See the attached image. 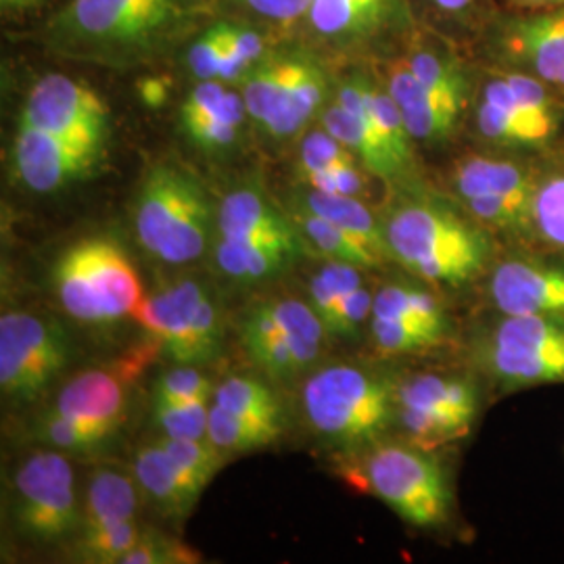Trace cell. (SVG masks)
Segmentation results:
<instances>
[{"mask_svg": "<svg viewBox=\"0 0 564 564\" xmlns=\"http://www.w3.org/2000/svg\"><path fill=\"white\" fill-rule=\"evenodd\" d=\"M383 230L391 262L433 286L463 289L485 279L505 247L458 203L429 195L393 203Z\"/></svg>", "mask_w": 564, "mask_h": 564, "instance_id": "1", "label": "cell"}, {"mask_svg": "<svg viewBox=\"0 0 564 564\" xmlns=\"http://www.w3.org/2000/svg\"><path fill=\"white\" fill-rule=\"evenodd\" d=\"M398 383L368 366H324L303 384V414L330 444L364 452L398 426Z\"/></svg>", "mask_w": 564, "mask_h": 564, "instance_id": "2", "label": "cell"}, {"mask_svg": "<svg viewBox=\"0 0 564 564\" xmlns=\"http://www.w3.org/2000/svg\"><path fill=\"white\" fill-rule=\"evenodd\" d=\"M470 362L500 393L564 383V323L494 312L470 337Z\"/></svg>", "mask_w": 564, "mask_h": 564, "instance_id": "3", "label": "cell"}, {"mask_svg": "<svg viewBox=\"0 0 564 564\" xmlns=\"http://www.w3.org/2000/svg\"><path fill=\"white\" fill-rule=\"evenodd\" d=\"M212 205L193 174L160 163L144 176L134 228L153 258L172 265L199 260L212 237Z\"/></svg>", "mask_w": 564, "mask_h": 564, "instance_id": "4", "label": "cell"}, {"mask_svg": "<svg viewBox=\"0 0 564 564\" xmlns=\"http://www.w3.org/2000/svg\"><path fill=\"white\" fill-rule=\"evenodd\" d=\"M477 137L498 153L529 155L558 141L564 107L558 93L524 72L502 69L484 82L475 99Z\"/></svg>", "mask_w": 564, "mask_h": 564, "instance_id": "5", "label": "cell"}, {"mask_svg": "<svg viewBox=\"0 0 564 564\" xmlns=\"http://www.w3.org/2000/svg\"><path fill=\"white\" fill-rule=\"evenodd\" d=\"M540 167L512 153L464 158L452 170L454 202L505 247H529Z\"/></svg>", "mask_w": 564, "mask_h": 564, "instance_id": "6", "label": "cell"}, {"mask_svg": "<svg viewBox=\"0 0 564 564\" xmlns=\"http://www.w3.org/2000/svg\"><path fill=\"white\" fill-rule=\"evenodd\" d=\"M53 289L61 307L86 324H109L137 314L142 297L134 265L111 239L74 242L53 268Z\"/></svg>", "mask_w": 564, "mask_h": 564, "instance_id": "7", "label": "cell"}, {"mask_svg": "<svg viewBox=\"0 0 564 564\" xmlns=\"http://www.w3.org/2000/svg\"><path fill=\"white\" fill-rule=\"evenodd\" d=\"M366 487L402 521L419 529L449 523L454 489L444 463L423 445L387 442L364 449Z\"/></svg>", "mask_w": 564, "mask_h": 564, "instance_id": "8", "label": "cell"}, {"mask_svg": "<svg viewBox=\"0 0 564 564\" xmlns=\"http://www.w3.org/2000/svg\"><path fill=\"white\" fill-rule=\"evenodd\" d=\"M477 377L416 372L400 379L398 426L403 435L426 449L468 437L484 408V384Z\"/></svg>", "mask_w": 564, "mask_h": 564, "instance_id": "9", "label": "cell"}, {"mask_svg": "<svg viewBox=\"0 0 564 564\" xmlns=\"http://www.w3.org/2000/svg\"><path fill=\"white\" fill-rule=\"evenodd\" d=\"M178 13V0H72L53 21V36L93 51L142 48L160 41Z\"/></svg>", "mask_w": 564, "mask_h": 564, "instance_id": "10", "label": "cell"}, {"mask_svg": "<svg viewBox=\"0 0 564 564\" xmlns=\"http://www.w3.org/2000/svg\"><path fill=\"white\" fill-rule=\"evenodd\" d=\"M137 318L176 364L203 366L220 354V310L199 281H178L158 291L141 303Z\"/></svg>", "mask_w": 564, "mask_h": 564, "instance_id": "11", "label": "cell"}, {"mask_svg": "<svg viewBox=\"0 0 564 564\" xmlns=\"http://www.w3.org/2000/svg\"><path fill=\"white\" fill-rule=\"evenodd\" d=\"M324 335L314 307L293 297L256 303L241 323L247 356L276 381L293 379L316 362Z\"/></svg>", "mask_w": 564, "mask_h": 564, "instance_id": "12", "label": "cell"}, {"mask_svg": "<svg viewBox=\"0 0 564 564\" xmlns=\"http://www.w3.org/2000/svg\"><path fill=\"white\" fill-rule=\"evenodd\" d=\"M74 466L61 449H41L25 458L13 479V521L21 535L57 544L80 529Z\"/></svg>", "mask_w": 564, "mask_h": 564, "instance_id": "13", "label": "cell"}, {"mask_svg": "<svg viewBox=\"0 0 564 564\" xmlns=\"http://www.w3.org/2000/svg\"><path fill=\"white\" fill-rule=\"evenodd\" d=\"M69 362V341L59 324L30 312L0 318V389L4 398L32 402Z\"/></svg>", "mask_w": 564, "mask_h": 564, "instance_id": "14", "label": "cell"}, {"mask_svg": "<svg viewBox=\"0 0 564 564\" xmlns=\"http://www.w3.org/2000/svg\"><path fill=\"white\" fill-rule=\"evenodd\" d=\"M485 281L496 314L542 316L564 323V260L544 251L506 245Z\"/></svg>", "mask_w": 564, "mask_h": 564, "instance_id": "15", "label": "cell"}, {"mask_svg": "<svg viewBox=\"0 0 564 564\" xmlns=\"http://www.w3.org/2000/svg\"><path fill=\"white\" fill-rule=\"evenodd\" d=\"M21 120L99 155L109 137V111L101 97L86 84L61 74L34 84Z\"/></svg>", "mask_w": 564, "mask_h": 564, "instance_id": "16", "label": "cell"}, {"mask_svg": "<svg viewBox=\"0 0 564 564\" xmlns=\"http://www.w3.org/2000/svg\"><path fill=\"white\" fill-rule=\"evenodd\" d=\"M498 48L510 69L564 93V4L506 21Z\"/></svg>", "mask_w": 564, "mask_h": 564, "instance_id": "17", "label": "cell"}, {"mask_svg": "<svg viewBox=\"0 0 564 564\" xmlns=\"http://www.w3.org/2000/svg\"><path fill=\"white\" fill-rule=\"evenodd\" d=\"M99 160V153L63 141L30 121L20 120L13 144V163L20 181L30 191H59L72 182L80 181Z\"/></svg>", "mask_w": 564, "mask_h": 564, "instance_id": "18", "label": "cell"}, {"mask_svg": "<svg viewBox=\"0 0 564 564\" xmlns=\"http://www.w3.org/2000/svg\"><path fill=\"white\" fill-rule=\"evenodd\" d=\"M123 372L126 370L113 368H93L82 372L80 377L61 389L51 414L80 426L105 444L123 421L128 403Z\"/></svg>", "mask_w": 564, "mask_h": 564, "instance_id": "19", "label": "cell"}, {"mask_svg": "<svg viewBox=\"0 0 564 564\" xmlns=\"http://www.w3.org/2000/svg\"><path fill=\"white\" fill-rule=\"evenodd\" d=\"M216 224L220 241L274 247L295 256L302 253L300 226L291 224L258 188H237L228 193L220 203Z\"/></svg>", "mask_w": 564, "mask_h": 564, "instance_id": "20", "label": "cell"}, {"mask_svg": "<svg viewBox=\"0 0 564 564\" xmlns=\"http://www.w3.org/2000/svg\"><path fill=\"white\" fill-rule=\"evenodd\" d=\"M384 86L391 93L393 101L398 102L405 128L414 142L442 144L456 134L464 109L444 101L442 97L424 88L408 67L405 59L391 65Z\"/></svg>", "mask_w": 564, "mask_h": 564, "instance_id": "21", "label": "cell"}, {"mask_svg": "<svg viewBox=\"0 0 564 564\" xmlns=\"http://www.w3.org/2000/svg\"><path fill=\"white\" fill-rule=\"evenodd\" d=\"M403 18V0H314L310 21L326 41L354 44L379 36Z\"/></svg>", "mask_w": 564, "mask_h": 564, "instance_id": "22", "label": "cell"}, {"mask_svg": "<svg viewBox=\"0 0 564 564\" xmlns=\"http://www.w3.org/2000/svg\"><path fill=\"white\" fill-rule=\"evenodd\" d=\"M324 93L326 80L323 72L312 63L297 61L270 118L263 121V130L272 139H291L300 134L310 120L321 111Z\"/></svg>", "mask_w": 564, "mask_h": 564, "instance_id": "23", "label": "cell"}, {"mask_svg": "<svg viewBox=\"0 0 564 564\" xmlns=\"http://www.w3.org/2000/svg\"><path fill=\"white\" fill-rule=\"evenodd\" d=\"M305 212H312L324 220L339 226L354 241L360 242L379 262H391L384 241L383 218H377L372 209L360 199L349 195H328L310 188L302 199Z\"/></svg>", "mask_w": 564, "mask_h": 564, "instance_id": "24", "label": "cell"}, {"mask_svg": "<svg viewBox=\"0 0 564 564\" xmlns=\"http://www.w3.org/2000/svg\"><path fill=\"white\" fill-rule=\"evenodd\" d=\"M137 485L118 470L102 468L88 481L80 510V533L137 521Z\"/></svg>", "mask_w": 564, "mask_h": 564, "instance_id": "25", "label": "cell"}, {"mask_svg": "<svg viewBox=\"0 0 564 564\" xmlns=\"http://www.w3.org/2000/svg\"><path fill=\"white\" fill-rule=\"evenodd\" d=\"M134 479L142 491L170 517L186 514L199 498L182 479L162 444L144 445L134 456Z\"/></svg>", "mask_w": 564, "mask_h": 564, "instance_id": "26", "label": "cell"}, {"mask_svg": "<svg viewBox=\"0 0 564 564\" xmlns=\"http://www.w3.org/2000/svg\"><path fill=\"white\" fill-rule=\"evenodd\" d=\"M529 247L564 260V158L540 167Z\"/></svg>", "mask_w": 564, "mask_h": 564, "instance_id": "27", "label": "cell"}, {"mask_svg": "<svg viewBox=\"0 0 564 564\" xmlns=\"http://www.w3.org/2000/svg\"><path fill=\"white\" fill-rule=\"evenodd\" d=\"M370 318H405L454 330L444 300L426 282H387L375 291Z\"/></svg>", "mask_w": 564, "mask_h": 564, "instance_id": "28", "label": "cell"}, {"mask_svg": "<svg viewBox=\"0 0 564 564\" xmlns=\"http://www.w3.org/2000/svg\"><path fill=\"white\" fill-rule=\"evenodd\" d=\"M370 341L375 349L389 358L416 356L437 349L452 339L454 330L440 326L405 321V318H370Z\"/></svg>", "mask_w": 564, "mask_h": 564, "instance_id": "29", "label": "cell"}, {"mask_svg": "<svg viewBox=\"0 0 564 564\" xmlns=\"http://www.w3.org/2000/svg\"><path fill=\"white\" fill-rule=\"evenodd\" d=\"M282 426L245 419L212 402L209 410V442L226 456L253 452L274 444L281 437Z\"/></svg>", "mask_w": 564, "mask_h": 564, "instance_id": "30", "label": "cell"}, {"mask_svg": "<svg viewBox=\"0 0 564 564\" xmlns=\"http://www.w3.org/2000/svg\"><path fill=\"white\" fill-rule=\"evenodd\" d=\"M295 253L274 249V247H256L239 242L220 241L216 247V262L223 274L235 281L253 282L270 279L282 272L289 263L295 262Z\"/></svg>", "mask_w": 564, "mask_h": 564, "instance_id": "31", "label": "cell"}, {"mask_svg": "<svg viewBox=\"0 0 564 564\" xmlns=\"http://www.w3.org/2000/svg\"><path fill=\"white\" fill-rule=\"evenodd\" d=\"M405 63L424 88H429L444 101L466 109L470 101V82L458 61L449 55H440L435 51L421 48L405 57Z\"/></svg>", "mask_w": 564, "mask_h": 564, "instance_id": "32", "label": "cell"}, {"mask_svg": "<svg viewBox=\"0 0 564 564\" xmlns=\"http://www.w3.org/2000/svg\"><path fill=\"white\" fill-rule=\"evenodd\" d=\"M214 403L245 419L282 426V405L268 384L251 377H230L216 387Z\"/></svg>", "mask_w": 564, "mask_h": 564, "instance_id": "33", "label": "cell"}, {"mask_svg": "<svg viewBox=\"0 0 564 564\" xmlns=\"http://www.w3.org/2000/svg\"><path fill=\"white\" fill-rule=\"evenodd\" d=\"M297 226L302 230L303 239L312 242L328 260L351 263L364 270L381 265L370 251H366L360 242L354 241L339 226L324 220L312 212L300 209Z\"/></svg>", "mask_w": 564, "mask_h": 564, "instance_id": "34", "label": "cell"}, {"mask_svg": "<svg viewBox=\"0 0 564 564\" xmlns=\"http://www.w3.org/2000/svg\"><path fill=\"white\" fill-rule=\"evenodd\" d=\"M163 449L176 464L182 479L191 485L195 494L202 496L203 489L216 477L224 463V456L209 440H181V437H163L160 440Z\"/></svg>", "mask_w": 564, "mask_h": 564, "instance_id": "35", "label": "cell"}, {"mask_svg": "<svg viewBox=\"0 0 564 564\" xmlns=\"http://www.w3.org/2000/svg\"><path fill=\"white\" fill-rule=\"evenodd\" d=\"M247 105L242 95L232 90L226 93L223 101L218 102L209 113L199 120L184 126L191 141L202 144L205 149H224L237 141L242 121L247 118Z\"/></svg>", "mask_w": 564, "mask_h": 564, "instance_id": "36", "label": "cell"}, {"mask_svg": "<svg viewBox=\"0 0 564 564\" xmlns=\"http://www.w3.org/2000/svg\"><path fill=\"white\" fill-rule=\"evenodd\" d=\"M295 65L297 59H274L262 63L251 72V76L247 78L242 88V99L251 120L263 126V121L270 118Z\"/></svg>", "mask_w": 564, "mask_h": 564, "instance_id": "37", "label": "cell"}, {"mask_svg": "<svg viewBox=\"0 0 564 564\" xmlns=\"http://www.w3.org/2000/svg\"><path fill=\"white\" fill-rule=\"evenodd\" d=\"M362 272L364 268L358 265L330 260L310 281V305L318 314L323 326L343 297L366 284Z\"/></svg>", "mask_w": 564, "mask_h": 564, "instance_id": "38", "label": "cell"}, {"mask_svg": "<svg viewBox=\"0 0 564 564\" xmlns=\"http://www.w3.org/2000/svg\"><path fill=\"white\" fill-rule=\"evenodd\" d=\"M142 533L137 521L111 524L99 531L80 533L76 554L84 563H121L126 554L141 542Z\"/></svg>", "mask_w": 564, "mask_h": 564, "instance_id": "39", "label": "cell"}, {"mask_svg": "<svg viewBox=\"0 0 564 564\" xmlns=\"http://www.w3.org/2000/svg\"><path fill=\"white\" fill-rule=\"evenodd\" d=\"M214 400L195 402L153 403L155 423L165 437L209 440V410Z\"/></svg>", "mask_w": 564, "mask_h": 564, "instance_id": "40", "label": "cell"}, {"mask_svg": "<svg viewBox=\"0 0 564 564\" xmlns=\"http://www.w3.org/2000/svg\"><path fill=\"white\" fill-rule=\"evenodd\" d=\"M216 384L205 377L199 366L178 364L165 372L153 389V403L195 402V400H214Z\"/></svg>", "mask_w": 564, "mask_h": 564, "instance_id": "41", "label": "cell"}, {"mask_svg": "<svg viewBox=\"0 0 564 564\" xmlns=\"http://www.w3.org/2000/svg\"><path fill=\"white\" fill-rule=\"evenodd\" d=\"M347 165H362L360 160L335 139L328 130H314L302 142V172L303 176L321 174Z\"/></svg>", "mask_w": 564, "mask_h": 564, "instance_id": "42", "label": "cell"}, {"mask_svg": "<svg viewBox=\"0 0 564 564\" xmlns=\"http://www.w3.org/2000/svg\"><path fill=\"white\" fill-rule=\"evenodd\" d=\"M372 303H375V293L368 289V284L351 291L347 297H343L341 303L324 323L326 335L341 337V339L358 337L364 324L370 323Z\"/></svg>", "mask_w": 564, "mask_h": 564, "instance_id": "43", "label": "cell"}, {"mask_svg": "<svg viewBox=\"0 0 564 564\" xmlns=\"http://www.w3.org/2000/svg\"><path fill=\"white\" fill-rule=\"evenodd\" d=\"M364 165H347V167H337L328 170L321 174H310L305 181L310 188L328 193V195H349V197H360L366 193V178H364Z\"/></svg>", "mask_w": 564, "mask_h": 564, "instance_id": "44", "label": "cell"}, {"mask_svg": "<svg viewBox=\"0 0 564 564\" xmlns=\"http://www.w3.org/2000/svg\"><path fill=\"white\" fill-rule=\"evenodd\" d=\"M223 59V41L218 28L209 30L188 51V67L199 80H218Z\"/></svg>", "mask_w": 564, "mask_h": 564, "instance_id": "45", "label": "cell"}, {"mask_svg": "<svg viewBox=\"0 0 564 564\" xmlns=\"http://www.w3.org/2000/svg\"><path fill=\"white\" fill-rule=\"evenodd\" d=\"M188 556L186 552L178 550V545H172L160 535H142L141 542L134 545L121 563L126 564H163L184 563ZM191 558V556H188Z\"/></svg>", "mask_w": 564, "mask_h": 564, "instance_id": "46", "label": "cell"}, {"mask_svg": "<svg viewBox=\"0 0 564 564\" xmlns=\"http://www.w3.org/2000/svg\"><path fill=\"white\" fill-rule=\"evenodd\" d=\"M226 93H228V88L224 86V82L202 80V84L195 86L182 102V126L199 120L205 113H209L218 102L223 101Z\"/></svg>", "mask_w": 564, "mask_h": 564, "instance_id": "47", "label": "cell"}, {"mask_svg": "<svg viewBox=\"0 0 564 564\" xmlns=\"http://www.w3.org/2000/svg\"><path fill=\"white\" fill-rule=\"evenodd\" d=\"M237 2L268 20L293 23L302 20L303 15H310L314 0H237Z\"/></svg>", "mask_w": 564, "mask_h": 564, "instance_id": "48", "label": "cell"}, {"mask_svg": "<svg viewBox=\"0 0 564 564\" xmlns=\"http://www.w3.org/2000/svg\"><path fill=\"white\" fill-rule=\"evenodd\" d=\"M226 30V39L230 42V46L247 61L251 67H256V63L262 59L263 51H265V42L262 36L253 30H245V28H232V25H224Z\"/></svg>", "mask_w": 564, "mask_h": 564, "instance_id": "49", "label": "cell"}, {"mask_svg": "<svg viewBox=\"0 0 564 564\" xmlns=\"http://www.w3.org/2000/svg\"><path fill=\"white\" fill-rule=\"evenodd\" d=\"M141 97L142 101L151 107H160L165 97H167V84L160 80V78H153V80H144L141 84Z\"/></svg>", "mask_w": 564, "mask_h": 564, "instance_id": "50", "label": "cell"}, {"mask_svg": "<svg viewBox=\"0 0 564 564\" xmlns=\"http://www.w3.org/2000/svg\"><path fill=\"white\" fill-rule=\"evenodd\" d=\"M517 7H523L529 11H542V9H554V7H563L564 0H510Z\"/></svg>", "mask_w": 564, "mask_h": 564, "instance_id": "51", "label": "cell"}, {"mask_svg": "<svg viewBox=\"0 0 564 564\" xmlns=\"http://www.w3.org/2000/svg\"><path fill=\"white\" fill-rule=\"evenodd\" d=\"M431 2L447 13H460L466 7H470L473 0H431Z\"/></svg>", "mask_w": 564, "mask_h": 564, "instance_id": "52", "label": "cell"}, {"mask_svg": "<svg viewBox=\"0 0 564 564\" xmlns=\"http://www.w3.org/2000/svg\"><path fill=\"white\" fill-rule=\"evenodd\" d=\"M44 0H0L2 9L7 11H28V9H34L42 4Z\"/></svg>", "mask_w": 564, "mask_h": 564, "instance_id": "53", "label": "cell"}]
</instances>
